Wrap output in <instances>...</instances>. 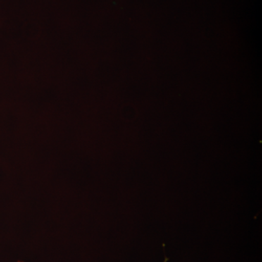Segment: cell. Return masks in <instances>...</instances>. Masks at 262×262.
Masks as SVG:
<instances>
[{"instance_id": "6da1fadb", "label": "cell", "mask_w": 262, "mask_h": 262, "mask_svg": "<svg viewBox=\"0 0 262 262\" xmlns=\"http://www.w3.org/2000/svg\"><path fill=\"white\" fill-rule=\"evenodd\" d=\"M18 262H24V261H18Z\"/></svg>"}]
</instances>
